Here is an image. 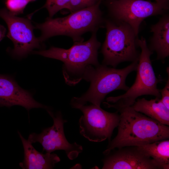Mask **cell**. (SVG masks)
I'll return each mask as SVG.
<instances>
[{"instance_id": "obj_1", "label": "cell", "mask_w": 169, "mask_h": 169, "mask_svg": "<svg viewBox=\"0 0 169 169\" xmlns=\"http://www.w3.org/2000/svg\"><path fill=\"white\" fill-rule=\"evenodd\" d=\"M120 120L115 137L103 152L129 146H139L169 138V127L135 110L131 106L116 110Z\"/></svg>"}, {"instance_id": "obj_2", "label": "cell", "mask_w": 169, "mask_h": 169, "mask_svg": "<svg viewBox=\"0 0 169 169\" xmlns=\"http://www.w3.org/2000/svg\"><path fill=\"white\" fill-rule=\"evenodd\" d=\"M97 32L92 33L90 38L86 41L74 42L69 49L51 47L33 53L62 62L65 82L69 85H74L82 80H86L92 69L100 64L98 56L101 43L97 39Z\"/></svg>"}, {"instance_id": "obj_3", "label": "cell", "mask_w": 169, "mask_h": 169, "mask_svg": "<svg viewBox=\"0 0 169 169\" xmlns=\"http://www.w3.org/2000/svg\"><path fill=\"white\" fill-rule=\"evenodd\" d=\"M99 2L95 5L74 12L64 17L47 18L43 23L36 24L35 28L41 35L38 38L41 43L54 36L64 35L70 37L74 42L83 41V34L97 32L104 23Z\"/></svg>"}, {"instance_id": "obj_4", "label": "cell", "mask_w": 169, "mask_h": 169, "mask_svg": "<svg viewBox=\"0 0 169 169\" xmlns=\"http://www.w3.org/2000/svg\"><path fill=\"white\" fill-rule=\"evenodd\" d=\"M138 60L131 62L121 69L110 68L103 64L95 67L88 75L86 81L90 82L89 88L79 97H74L71 100V107L77 109L90 102L100 106L106 95L116 90L126 91L129 88L126 84L127 77L136 71Z\"/></svg>"}, {"instance_id": "obj_5", "label": "cell", "mask_w": 169, "mask_h": 169, "mask_svg": "<svg viewBox=\"0 0 169 169\" xmlns=\"http://www.w3.org/2000/svg\"><path fill=\"white\" fill-rule=\"evenodd\" d=\"M106 32L101 53L102 64L115 68L120 64L139 60L137 37L132 28L123 22L105 19Z\"/></svg>"}, {"instance_id": "obj_6", "label": "cell", "mask_w": 169, "mask_h": 169, "mask_svg": "<svg viewBox=\"0 0 169 169\" xmlns=\"http://www.w3.org/2000/svg\"><path fill=\"white\" fill-rule=\"evenodd\" d=\"M137 43L141 49L136 79L132 86L124 94L106 98L103 104L106 107L118 109L132 106L136 99L143 95H153L161 98L157 84L161 81L156 77L150 59L153 52L149 49L146 40L143 37L137 39Z\"/></svg>"}, {"instance_id": "obj_7", "label": "cell", "mask_w": 169, "mask_h": 169, "mask_svg": "<svg viewBox=\"0 0 169 169\" xmlns=\"http://www.w3.org/2000/svg\"><path fill=\"white\" fill-rule=\"evenodd\" d=\"M77 109L83 114L79 120L82 136L93 142H100L106 139L110 141L114 130L117 127L120 120L117 111L108 112L93 104L83 105Z\"/></svg>"}, {"instance_id": "obj_8", "label": "cell", "mask_w": 169, "mask_h": 169, "mask_svg": "<svg viewBox=\"0 0 169 169\" xmlns=\"http://www.w3.org/2000/svg\"><path fill=\"white\" fill-rule=\"evenodd\" d=\"M109 14L113 21L125 23L137 36L142 21L149 17L163 14L169 7L156 2L144 0H110Z\"/></svg>"}, {"instance_id": "obj_9", "label": "cell", "mask_w": 169, "mask_h": 169, "mask_svg": "<svg viewBox=\"0 0 169 169\" xmlns=\"http://www.w3.org/2000/svg\"><path fill=\"white\" fill-rule=\"evenodd\" d=\"M47 111L53 119V125L44 129L40 133L30 134L28 140L32 144L39 143L43 151L46 153L62 150L70 160L76 158L82 151V146L76 142L70 143L66 139L64 130V124L66 121L63 119L61 112L55 115L50 110Z\"/></svg>"}, {"instance_id": "obj_10", "label": "cell", "mask_w": 169, "mask_h": 169, "mask_svg": "<svg viewBox=\"0 0 169 169\" xmlns=\"http://www.w3.org/2000/svg\"><path fill=\"white\" fill-rule=\"evenodd\" d=\"M0 17L7 25V36L13 44L12 53L14 56L24 57L33 49L40 47L41 43L34 35L33 30L35 28L31 18L17 17L5 8L0 9Z\"/></svg>"}, {"instance_id": "obj_11", "label": "cell", "mask_w": 169, "mask_h": 169, "mask_svg": "<svg viewBox=\"0 0 169 169\" xmlns=\"http://www.w3.org/2000/svg\"><path fill=\"white\" fill-rule=\"evenodd\" d=\"M111 150L102 160V169H162L136 146Z\"/></svg>"}, {"instance_id": "obj_12", "label": "cell", "mask_w": 169, "mask_h": 169, "mask_svg": "<svg viewBox=\"0 0 169 169\" xmlns=\"http://www.w3.org/2000/svg\"><path fill=\"white\" fill-rule=\"evenodd\" d=\"M22 106L28 111L33 108L49 109L47 106L36 101L31 94L20 87L10 77L0 74V106Z\"/></svg>"}, {"instance_id": "obj_13", "label": "cell", "mask_w": 169, "mask_h": 169, "mask_svg": "<svg viewBox=\"0 0 169 169\" xmlns=\"http://www.w3.org/2000/svg\"><path fill=\"white\" fill-rule=\"evenodd\" d=\"M18 133L22 142L24 150V159L19 166L23 169H53L60 159L54 153H43L36 150L28 140L19 131Z\"/></svg>"}, {"instance_id": "obj_14", "label": "cell", "mask_w": 169, "mask_h": 169, "mask_svg": "<svg viewBox=\"0 0 169 169\" xmlns=\"http://www.w3.org/2000/svg\"><path fill=\"white\" fill-rule=\"evenodd\" d=\"M157 23L151 27L153 35L148 47L157 54V59L164 63L169 55V16L164 13Z\"/></svg>"}, {"instance_id": "obj_15", "label": "cell", "mask_w": 169, "mask_h": 169, "mask_svg": "<svg viewBox=\"0 0 169 169\" xmlns=\"http://www.w3.org/2000/svg\"><path fill=\"white\" fill-rule=\"evenodd\" d=\"M136 111L164 125H169V109L157 97L148 100L145 98L138 99L131 106Z\"/></svg>"}, {"instance_id": "obj_16", "label": "cell", "mask_w": 169, "mask_h": 169, "mask_svg": "<svg viewBox=\"0 0 169 169\" xmlns=\"http://www.w3.org/2000/svg\"><path fill=\"white\" fill-rule=\"evenodd\" d=\"M137 146L158 164L162 169H169V139Z\"/></svg>"}, {"instance_id": "obj_17", "label": "cell", "mask_w": 169, "mask_h": 169, "mask_svg": "<svg viewBox=\"0 0 169 169\" xmlns=\"http://www.w3.org/2000/svg\"><path fill=\"white\" fill-rule=\"evenodd\" d=\"M70 0H46L44 5L41 8H46L49 13V18L53 16L59 11L68 9Z\"/></svg>"}, {"instance_id": "obj_18", "label": "cell", "mask_w": 169, "mask_h": 169, "mask_svg": "<svg viewBox=\"0 0 169 169\" xmlns=\"http://www.w3.org/2000/svg\"><path fill=\"white\" fill-rule=\"evenodd\" d=\"M29 0H5L6 8L12 14L16 15L23 13Z\"/></svg>"}, {"instance_id": "obj_19", "label": "cell", "mask_w": 169, "mask_h": 169, "mask_svg": "<svg viewBox=\"0 0 169 169\" xmlns=\"http://www.w3.org/2000/svg\"><path fill=\"white\" fill-rule=\"evenodd\" d=\"M101 0H70L68 10L70 13L93 6Z\"/></svg>"}, {"instance_id": "obj_20", "label": "cell", "mask_w": 169, "mask_h": 169, "mask_svg": "<svg viewBox=\"0 0 169 169\" xmlns=\"http://www.w3.org/2000/svg\"><path fill=\"white\" fill-rule=\"evenodd\" d=\"M168 79L167 80L165 87L162 89L159 90L161 95V100L164 105L169 109V74L168 71Z\"/></svg>"}, {"instance_id": "obj_21", "label": "cell", "mask_w": 169, "mask_h": 169, "mask_svg": "<svg viewBox=\"0 0 169 169\" xmlns=\"http://www.w3.org/2000/svg\"><path fill=\"white\" fill-rule=\"evenodd\" d=\"M6 29L3 25L0 24V41L3 39L5 36Z\"/></svg>"}, {"instance_id": "obj_22", "label": "cell", "mask_w": 169, "mask_h": 169, "mask_svg": "<svg viewBox=\"0 0 169 169\" xmlns=\"http://www.w3.org/2000/svg\"><path fill=\"white\" fill-rule=\"evenodd\" d=\"M155 2L160 4L169 7V0H155Z\"/></svg>"}, {"instance_id": "obj_23", "label": "cell", "mask_w": 169, "mask_h": 169, "mask_svg": "<svg viewBox=\"0 0 169 169\" xmlns=\"http://www.w3.org/2000/svg\"><path fill=\"white\" fill-rule=\"evenodd\" d=\"M30 2L31 1H35V0H29Z\"/></svg>"}, {"instance_id": "obj_24", "label": "cell", "mask_w": 169, "mask_h": 169, "mask_svg": "<svg viewBox=\"0 0 169 169\" xmlns=\"http://www.w3.org/2000/svg\"><path fill=\"white\" fill-rule=\"evenodd\" d=\"M101 0V1L102 0Z\"/></svg>"}]
</instances>
